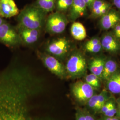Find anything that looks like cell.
Here are the masks:
<instances>
[{"label":"cell","mask_w":120,"mask_h":120,"mask_svg":"<svg viewBox=\"0 0 120 120\" xmlns=\"http://www.w3.org/2000/svg\"><path fill=\"white\" fill-rule=\"evenodd\" d=\"M35 96L33 90L24 83L0 82V120H35L29 108Z\"/></svg>","instance_id":"cell-1"},{"label":"cell","mask_w":120,"mask_h":120,"mask_svg":"<svg viewBox=\"0 0 120 120\" xmlns=\"http://www.w3.org/2000/svg\"><path fill=\"white\" fill-rule=\"evenodd\" d=\"M45 13L38 6L31 5L19 13L17 20L22 28L39 30L44 24Z\"/></svg>","instance_id":"cell-2"},{"label":"cell","mask_w":120,"mask_h":120,"mask_svg":"<svg viewBox=\"0 0 120 120\" xmlns=\"http://www.w3.org/2000/svg\"><path fill=\"white\" fill-rule=\"evenodd\" d=\"M67 24V21L61 13L56 12L52 14L46 20V29L50 33L58 34L63 32Z\"/></svg>","instance_id":"cell-3"},{"label":"cell","mask_w":120,"mask_h":120,"mask_svg":"<svg viewBox=\"0 0 120 120\" xmlns=\"http://www.w3.org/2000/svg\"><path fill=\"white\" fill-rule=\"evenodd\" d=\"M86 69L85 58L79 53L73 55L69 59L66 64V69L69 74L73 77L81 76Z\"/></svg>","instance_id":"cell-4"},{"label":"cell","mask_w":120,"mask_h":120,"mask_svg":"<svg viewBox=\"0 0 120 120\" xmlns=\"http://www.w3.org/2000/svg\"><path fill=\"white\" fill-rule=\"evenodd\" d=\"M0 41L9 46H13L20 42L19 35L13 27L4 22L0 26Z\"/></svg>","instance_id":"cell-5"},{"label":"cell","mask_w":120,"mask_h":120,"mask_svg":"<svg viewBox=\"0 0 120 120\" xmlns=\"http://www.w3.org/2000/svg\"><path fill=\"white\" fill-rule=\"evenodd\" d=\"M73 93L77 100L82 102H85L94 95V88L82 81H79L74 84L72 89Z\"/></svg>","instance_id":"cell-6"},{"label":"cell","mask_w":120,"mask_h":120,"mask_svg":"<svg viewBox=\"0 0 120 120\" xmlns=\"http://www.w3.org/2000/svg\"><path fill=\"white\" fill-rule=\"evenodd\" d=\"M42 60L45 65L52 73L60 77L64 76L65 70L63 65L55 57L50 55H45L42 56Z\"/></svg>","instance_id":"cell-7"},{"label":"cell","mask_w":120,"mask_h":120,"mask_svg":"<svg viewBox=\"0 0 120 120\" xmlns=\"http://www.w3.org/2000/svg\"><path fill=\"white\" fill-rule=\"evenodd\" d=\"M19 13V10L13 0H0V17L10 18Z\"/></svg>","instance_id":"cell-8"},{"label":"cell","mask_w":120,"mask_h":120,"mask_svg":"<svg viewBox=\"0 0 120 120\" xmlns=\"http://www.w3.org/2000/svg\"><path fill=\"white\" fill-rule=\"evenodd\" d=\"M68 41L66 39L61 38L56 40L48 46L47 50L52 54L57 56L63 55L68 51Z\"/></svg>","instance_id":"cell-9"},{"label":"cell","mask_w":120,"mask_h":120,"mask_svg":"<svg viewBox=\"0 0 120 120\" xmlns=\"http://www.w3.org/2000/svg\"><path fill=\"white\" fill-rule=\"evenodd\" d=\"M87 5L84 0H73L71 17L73 19L83 16L86 11Z\"/></svg>","instance_id":"cell-10"},{"label":"cell","mask_w":120,"mask_h":120,"mask_svg":"<svg viewBox=\"0 0 120 120\" xmlns=\"http://www.w3.org/2000/svg\"><path fill=\"white\" fill-rule=\"evenodd\" d=\"M120 20L117 14L113 12H109L103 15L101 19V25L104 29L107 30L114 27Z\"/></svg>","instance_id":"cell-11"},{"label":"cell","mask_w":120,"mask_h":120,"mask_svg":"<svg viewBox=\"0 0 120 120\" xmlns=\"http://www.w3.org/2000/svg\"><path fill=\"white\" fill-rule=\"evenodd\" d=\"M21 36L26 43L32 44L38 40L39 36V30L29 29L21 27Z\"/></svg>","instance_id":"cell-12"},{"label":"cell","mask_w":120,"mask_h":120,"mask_svg":"<svg viewBox=\"0 0 120 120\" xmlns=\"http://www.w3.org/2000/svg\"><path fill=\"white\" fill-rule=\"evenodd\" d=\"M71 33L73 38L82 41L86 38L87 33L86 28L80 22H74L71 27Z\"/></svg>","instance_id":"cell-13"},{"label":"cell","mask_w":120,"mask_h":120,"mask_svg":"<svg viewBox=\"0 0 120 120\" xmlns=\"http://www.w3.org/2000/svg\"><path fill=\"white\" fill-rule=\"evenodd\" d=\"M102 47L108 51L114 52L117 51L120 45L117 41L110 35H106L101 42Z\"/></svg>","instance_id":"cell-14"},{"label":"cell","mask_w":120,"mask_h":120,"mask_svg":"<svg viewBox=\"0 0 120 120\" xmlns=\"http://www.w3.org/2000/svg\"><path fill=\"white\" fill-rule=\"evenodd\" d=\"M108 89L114 94L120 93V73H115L107 80Z\"/></svg>","instance_id":"cell-15"},{"label":"cell","mask_w":120,"mask_h":120,"mask_svg":"<svg viewBox=\"0 0 120 120\" xmlns=\"http://www.w3.org/2000/svg\"><path fill=\"white\" fill-rule=\"evenodd\" d=\"M105 63L103 59L99 58H95L91 62L89 69L92 73L98 77H101L102 76Z\"/></svg>","instance_id":"cell-16"},{"label":"cell","mask_w":120,"mask_h":120,"mask_svg":"<svg viewBox=\"0 0 120 120\" xmlns=\"http://www.w3.org/2000/svg\"><path fill=\"white\" fill-rule=\"evenodd\" d=\"M117 66L116 62L112 60H109L105 62L101 77L104 80H108L116 73Z\"/></svg>","instance_id":"cell-17"},{"label":"cell","mask_w":120,"mask_h":120,"mask_svg":"<svg viewBox=\"0 0 120 120\" xmlns=\"http://www.w3.org/2000/svg\"><path fill=\"white\" fill-rule=\"evenodd\" d=\"M56 0H38L37 6L45 12H52L55 7Z\"/></svg>","instance_id":"cell-18"},{"label":"cell","mask_w":120,"mask_h":120,"mask_svg":"<svg viewBox=\"0 0 120 120\" xmlns=\"http://www.w3.org/2000/svg\"><path fill=\"white\" fill-rule=\"evenodd\" d=\"M86 82L91 86L93 88L98 89L100 87V82L98 77L93 73H91L86 77Z\"/></svg>","instance_id":"cell-19"},{"label":"cell","mask_w":120,"mask_h":120,"mask_svg":"<svg viewBox=\"0 0 120 120\" xmlns=\"http://www.w3.org/2000/svg\"><path fill=\"white\" fill-rule=\"evenodd\" d=\"M73 2V0H57L56 8L59 11H64L72 6Z\"/></svg>","instance_id":"cell-20"},{"label":"cell","mask_w":120,"mask_h":120,"mask_svg":"<svg viewBox=\"0 0 120 120\" xmlns=\"http://www.w3.org/2000/svg\"><path fill=\"white\" fill-rule=\"evenodd\" d=\"M98 95V103L96 108V111H100L101 109L102 108L104 104L106 102L108 99V96L107 93L103 91Z\"/></svg>","instance_id":"cell-21"},{"label":"cell","mask_w":120,"mask_h":120,"mask_svg":"<svg viewBox=\"0 0 120 120\" xmlns=\"http://www.w3.org/2000/svg\"><path fill=\"white\" fill-rule=\"evenodd\" d=\"M98 95H94L88 100V105L89 107L95 111H96V108L98 103Z\"/></svg>","instance_id":"cell-22"},{"label":"cell","mask_w":120,"mask_h":120,"mask_svg":"<svg viewBox=\"0 0 120 120\" xmlns=\"http://www.w3.org/2000/svg\"><path fill=\"white\" fill-rule=\"evenodd\" d=\"M101 47L102 46L101 43L92 45H86V49L88 52L94 53H97L100 51Z\"/></svg>","instance_id":"cell-23"},{"label":"cell","mask_w":120,"mask_h":120,"mask_svg":"<svg viewBox=\"0 0 120 120\" xmlns=\"http://www.w3.org/2000/svg\"><path fill=\"white\" fill-rule=\"evenodd\" d=\"M92 6V11H93L98 9H101L105 7L108 6L109 5L107 3L103 1L100 0H95Z\"/></svg>","instance_id":"cell-24"},{"label":"cell","mask_w":120,"mask_h":120,"mask_svg":"<svg viewBox=\"0 0 120 120\" xmlns=\"http://www.w3.org/2000/svg\"><path fill=\"white\" fill-rule=\"evenodd\" d=\"M117 109H116L115 105L113 103L111 107L104 114V115L105 116L107 117H114L116 114H117Z\"/></svg>","instance_id":"cell-25"},{"label":"cell","mask_w":120,"mask_h":120,"mask_svg":"<svg viewBox=\"0 0 120 120\" xmlns=\"http://www.w3.org/2000/svg\"><path fill=\"white\" fill-rule=\"evenodd\" d=\"M108 8H109V6H106V7H105L101 9L93 11H92L93 13L95 16H103L106 14V13L107 11Z\"/></svg>","instance_id":"cell-26"},{"label":"cell","mask_w":120,"mask_h":120,"mask_svg":"<svg viewBox=\"0 0 120 120\" xmlns=\"http://www.w3.org/2000/svg\"><path fill=\"white\" fill-rule=\"evenodd\" d=\"M113 104V103L112 102H106L101 109L99 111L101 113L104 114L111 107V106Z\"/></svg>","instance_id":"cell-27"},{"label":"cell","mask_w":120,"mask_h":120,"mask_svg":"<svg viewBox=\"0 0 120 120\" xmlns=\"http://www.w3.org/2000/svg\"><path fill=\"white\" fill-rule=\"evenodd\" d=\"M76 120H86L84 112L79 111L76 114Z\"/></svg>","instance_id":"cell-28"},{"label":"cell","mask_w":120,"mask_h":120,"mask_svg":"<svg viewBox=\"0 0 120 120\" xmlns=\"http://www.w3.org/2000/svg\"><path fill=\"white\" fill-rule=\"evenodd\" d=\"M101 43L100 41L98 38H93L91 39L89 41H88L86 45H96L98 43Z\"/></svg>","instance_id":"cell-29"},{"label":"cell","mask_w":120,"mask_h":120,"mask_svg":"<svg viewBox=\"0 0 120 120\" xmlns=\"http://www.w3.org/2000/svg\"><path fill=\"white\" fill-rule=\"evenodd\" d=\"M84 112L86 120H96L94 117L92 116L88 112Z\"/></svg>","instance_id":"cell-30"},{"label":"cell","mask_w":120,"mask_h":120,"mask_svg":"<svg viewBox=\"0 0 120 120\" xmlns=\"http://www.w3.org/2000/svg\"><path fill=\"white\" fill-rule=\"evenodd\" d=\"M114 33L116 37L120 38V25L115 26L114 28Z\"/></svg>","instance_id":"cell-31"},{"label":"cell","mask_w":120,"mask_h":120,"mask_svg":"<svg viewBox=\"0 0 120 120\" xmlns=\"http://www.w3.org/2000/svg\"><path fill=\"white\" fill-rule=\"evenodd\" d=\"M101 120H120V119L118 118L115 117L114 116L111 117H107L105 116V117L102 118Z\"/></svg>","instance_id":"cell-32"},{"label":"cell","mask_w":120,"mask_h":120,"mask_svg":"<svg viewBox=\"0 0 120 120\" xmlns=\"http://www.w3.org/2000/svg\"><path fill=\"white\" fill-rule=\"evenodd\" d=\"M113 3L116 7L120 10V0H113Z\"/></svg>","instance_id":"cell-33"},{"label":"cell","mask_w":120,"mask_h":120,"mask_svg":"<svg viewBox=\"0 0 120 120\" xmlns=\"http://www.w3.org/2000/svg\"><path fill=\"white\" fill-rule=\"evenodd\" d=\"M95 0H84L87 6H89L92 5Z\"/></svg>","instance_id":"cell-34"},{"label":"cell","mask_w":120,"mask_h":120,"mask_svg":"<svg viewBox=\"0 0 120 120\" xmlns=\"http://www.w3.org/2000/svg\"><path fill=\"white\" fill-rule=\"evenodd\" d=\"M117 114L118 116L120 118V102L119 103L118 105V107L117 109Z\"/></svg>","instance_id":"cell-35"},{"label":"cell","mask_w":120,"mask_h":120,"mask_svg":"<svg viewBox=\"0 0 120 120\" xmlns=\"http://www.w3.org/2000/svg\"><path fill=\"white\" fill-rule=\"evenodd\" d=\"M3 22H4L3 19H2V17H0V26L3 24Z\"/></svg>","instance_id":"cell-36"}]
</instances>
